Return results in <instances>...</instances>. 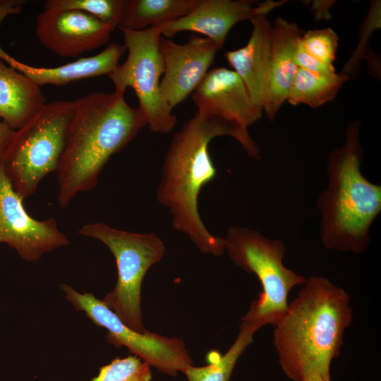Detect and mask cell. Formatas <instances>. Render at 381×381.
Wrapping results in <instances>:
<instances>
[{
    "mask_svg": "<svg viewBox=\"0 0 381 381\" xmlns=\"http://www.w3.org/2000/svg\"><path fill=\"white\" fill-rule=\"evenodd\" d=\"M339 37L330 28L304 32L299 44L310 56L328 65H334Z\"/></svg>",
    "mask_w": 381,
    "mask_h": 381,
    "instance_id": "cell-25",
    "label": "cell"
},
{
    "mask_svg": "<svg viewBox=\"0 0 381 381\" xmlns=\"http://www.w3.org/2000/svg\"><path fill=\"white\" fill-rule=\"evenodd\" d=\"M73 110L74 102L45 104L15 131L2 167L13 189L23 200L35 193L47 174L56 171Z\"/></svg>",
    "mask_w": 381,
    "mask_h": 381,
    "instance_id": "cell-6",
    "label": "cell"
},
{
    "mask_svg": "<svg viewBox=\"0 0 381 381\" xmlns=\"http://www.w3.org/2000/svg\"><path fill=\"white\" fill-rule=\"evenodd\" d=\"M269 12L265 6L258 4L256 13L250 19L253 29L247 44L224 53L253 102L262 109L268 92L271 59L272 25L267 18Z\"/></svg>",
    "mask_w": 381,
    "mask_h": 381,
    "instance_id": "cell-14",
    "label": "cell"
},
{
    "mask_svg": "<svg viewBox=\"0 0 381 381\" xmlns=\"http://www.w3.org/2000/svg\"><path fill=\"white\" fill-rule=\"evenodd\" d=\"M224 238L225 250L241 270L254 274L262 292L253 301L241 320L275 326L284 316L291 290L303 285L306 278L287 268L283 262L286 253L284 242L263 236L246 227L231 226Z\"/></svg>",
    "mask_w": 381,
    "mask_h": 381,
    "instance_id": "cell-5",
    "label": "cell"
},
{
    "mask_svg": "<svg viewBox=\"0 0 381 381\" xmlns=\"http://www.w3.org/2000/svg\"><path fill=\"white\" fill-rule=\"evenodd\" d=\"M361 126L359 121L349 122L344 145L328 155L327 186L317 201L323 246L358 254L368 248L370 226L381 212V185L370 182L361 171Z\"/></svg>",
    "mask_w": 381,
    "mask_h": 381,
    "instance_id": "cell-3",
    "label": "cell"
},
{
    "mask_svg": "<svg viewBox=\"0 0 381 381\" xmlns=\"http://www.w3.org/2000/svg\"><path fill=\"white\" fill-rule=\"evenodd\" d=\"M15 130L0 121V164H2L6 152L9 146Z\"/></svg>",
    "mask_w": 381,
    "mask_h": 381,
    "instance_id": "cell-27",
    "label": "cell"
},
{
    "mask_svg": "<svg viewBox=\"0 0 381 381\" xmlns=\"http://www.w3.org/2000/svg\"><path fill=\"white\" fill-rule=\"evenodd\" d=\"M349 78L341 73H322L298 68L286 101L293 106L318 107L334 100Z\"/></svg>",
    "mask_w": 381,
    "mask_h": 381,
    "instance_id": "cell-20",
    "label": "cell"
},
{
    "mask_svg": "<svg viewBox=\"0 0 381 381\" xmlns=\"http://www.w3.org/2000/svg\"><path fill=\"white\" fill-rule=\"evenodd\" d=\"M303 33L304 30L296 23L281 17L274 20L268 92L262 107L267 118L271 121L287 99L298 68L295 63V54Z\"/></svg>",
    "mask_w": 381,
    "mask_h": 381,
    "instance_id": "cell-16",
    "label": "cell"
},
{
    "mask_svg": "<svg viewBox=\"0 0 381 381\" xmlns=\"http://www.w3.org/2000/svg\"><path fill=\"white\" fill-rule=\"evenodd\" d=\"M36 34L47 49L76 57L106 44L112 32L94 16L75 9L44 8L36 18Z\"/></svg>",
    "mask_w": 381,
    "mask_h": 381,
    "instance_id": "cell-13",
    "label": "cell"
},
{
    "mask_svg": "<svg viewBox=\"0 0 381 381\" xmlns=\"http://www.w3.org/2000/svg\"><path fill=\"white\" fill-rule=\"evenodd\" d=\"M150 366L135 355L115 358L100 368L91 381H151Z\"/></svg>",
    "mask_w": 381,
    "mask_h": 381,
    "instance_id": "cell-24",
    "label": "cell"
},
{
    "mask_svg": "<svg viewBox=\"0 0 381 381\" xmlns=\"http://www.w3.org/2000/svg\"><path fill=\"white\" fill-rule=\"evenodd\" d=\"M254 14L252 1L199 0L188 14L158 28L161 35L168 39L183 31L202 34L221 49L231 28Z\"/></svg>",
    "mask_w": 381,
    "mask_h": 381,
    "instance_id": "cell-15",
    "label": "cell"
},
{
    "mask_svg": "<svg viewBox=\"0 0 381 381\" xmlns=\"http://www.w3.org/2000/svg\"><path fill=\"white\" fill-rule=\"evenodd\" d=\"M218 133L195 116L176 132L166 152L157 190L158 202L171 215L174 229L187 235L203 253L221 256L224 238L211 234L198 211V196L217 171L209 153Z\"/></svg>",
    "mask_w": 381,
    "mask_h": 381,
    "instance_id": "cell-4",
    "label": "cell"
},
{
    "mask_svg": "<svg viewBox=\"0 0 381 381\" xmlns=\"http://www.w3.org/2000/svg\"><path fill=\"white\" fill-rule=\"evenodd\" d=\"M126 51L124 44L113 42L96 55L83 57L71 63L52 68L35 67L13 59L0 48V59L23 73L40 87L45 85H64L71 82L109 75L119 65Z\"/></svg>",
    "mask_w": 381,
    "mask_h": 381,
    "instance_id": "cell-17",
    "label": "cell"
},
{
    "mask_svg": "<svg viewBox=\"0 0 381 381\" xmlns=\"http://www.w3.org/2000/svg\"><path fill=\"white\" fill-rule=\"evenodd\" d=\"M381 27V1H371L368 13L360 27V39L349 60L344 65L340 73L346 75L349 79H355L360 70V61L362 59L368 61L373 54L368 47L370 35Z\"/></svg>",
    "mask_w": 381,
    "mask_h": 381,
    "instance_id": "cell-23",
    "label": "cell"
},
{
    "mask_svg": "<svg viewBox=\"0 0 381 381\" xmlns=\"http://www.w3.org/2000/svg\"><path fill=\"white\" fill-rule=\"evenodd\" d=\"M45 104L40 87L0 59V121L18 130Z\"/></svg>",
    "mask_w": 381,
    "mask_h": 381,
    "instance_id": "cell-18",
    "label": "cell"
},
{
    "mask_svg": "<svg viewBox=\"0 0 381 381\" xmlns=\"http://www.w3.org/2000/svg\"><path fill=\"white\" fill-rule=\"evenodd\" d=\"M146 126L144 114L131 107L123 93L94 92L75 101L56 171L60 207H66L78 193L94 189L111 157Z\"/></svg>",
    "mask_w": 381,
    "mask_h": 381,
    "instance_id": "cell-2",
    "label": "cell"
},
{
    "mask_svg": "<svg viewBox=\"0 0 381 381\" xmlns=\"http://www.w3.org/2000/svg\"><path fill=\"white\" fill-rule=\"evenodd\" d=\"M159 48L164 63L160 90L173 109L200 85L220 49L207 37L196 35L184 44L161 36Z\"/></svg>",
    "mask_w": 381,
    "mask_h": 381,
    "instance_id": "cell-12",
    "label": "cell"
},
{
    "mask_svg": "<svg viewBox=\"0 0 381 381\" xmlns=\"http://www.w3.org/2000/svg\"><path fill=\"white\" fill-rule=\"evenodd\" d=\"M119 29L123 35L128 56L109 75L115 91L124 94L126 88L131 87L138 97V109L144 114L150 131L168 133L175 127L177 118L160 90L164 63L159 48L162 36L159 29L158 27L138 31Z\"/></svg>",
    "mask_w": 381,
    "mask_h": 381,
    "instance_id": "cell-8",
    "label": "cell"
},
{
    "mask_svg": "<svg viewBox=\"0 0 381 381\" xmlns=\"http://www.w3.org/2000/svg\"><path fill=\"white\" fill-rule=\"evenodd\" d=\"M351 320L350 296L344 289L322 276L306 279L274 326L273 344L286 376L293 381L330 377L331 363L339 356Z\"/></svg>",
    "mask_w": 381,
    "mask_h": 381,
    "instance_id": "cell-1",
    "label": "cell"
},
{
    "mask_svg": "<svg viewBox=\"0 0 381 381\" xmlns=\"http://www.w3.org/2000/svg\"><path fill=\"white\" fill-rule=\"evenodd\" d=\"M6 243L27 262L69 244L53 217L37 220L23 205L0 164V243Z\"/></svg>",
    "mask_w": 381,
    "mask_h": 381,
    "instance_id": "cell-11",
    "label": "cell"
},
{
    "mask_svg": "<svg viewBox=\"0 0 381 381\" xmlns=\"http://www.w3.org/2000/svg\"><path fill=\"white\" fill-rule=\"evenodd\" d=\"M198 2L199 0H129L119 28L138 31L159 27L186 16Z\"/></svg>",
    "mask_w": 381,
    "mask_h": 381,
    "instance_id": "cell-19",
    "label": "cell"
},
{
    "mask_svg": "<svg viewBox=\"0 0 381 381\" xmlns=\"http://www.w3.org/2000/svg\"><path fill=\"white\" fill-rule=\"evenodd\" d=\"M260 327L255 323L241 320L238 335L227 351L212 353L213 360L205 366H188L183 373L187 381H229L241 354L250 344L253 335Z\"/></svg>",
    "mask_w": 381,
    "mask_h": 381,
    "instance_id": "cell-21",
    "label": "cell"
},
{
    "mask_svg": "<svg viewBox=\"0 0 381 381\" xmlns=\"http://www.w3.org/2000/svg\"><path fill=\"white\" fill-rule=\"evenodd\" d=\"M295 63L298 68L313 72L322 73H335L334 65L326 64L308 54L300 45L299 42L295 54Z\"/></svg>",
    "mask_w": 381,
    "mask_h": 381,
    "instance_id": "cell-26",
    "label": "cell"
},
{
    "mask_svg": "<svg viewBox=\"0 0 381 381\" xmlns=\"http://www.w3.org/2000/svg\"><path fill=\"white\" fill-rule=\"evenodd\" d=\"M191 97L195 115L221 135L236 139L247 155L260 159V151L248 133V127L262 116V109L250 98L234 71L217 67L209 71Z\"/></svg>",
    "mask_w": 381,
    "mask_h": 381,
    "instance_id": "cell-9",
    "label": "cell"
},
{
    "mask_svg": "<svg viewBox=\"0 0 381 381\" xmlns=\"http://www.w3.org/2000/svg\"><path fill=\"white\" fill-rule=\"evenodd\" d=\"M303 381H332L330 377H324L320 375H315L309 377Z\"/></svg>",
    "mask_w": 381,
    "mask_h": 381,
    "instance_id": "cell-29",
    "label": "cell"
},
{
    "mask_svg": "<svg viewBox=\"0 0 381 381\" xmlns=\"http://www.w3.org/2000/svg\"><path fill=\"white\" fill-rule=\"evenodd\" d=\"M60 288L77 310L83 311L94 324L107 329L106 339L115 347H126L150 367L172 377L193 365L183 339L148 331L136 332L124 324L93 294L79 293L66 284H61Z\"/></svg>",
    "mask_w": 381,
    "mask_h": 381,
    "instance_id": "cell-10",
    "label": "cell"
},
{
    "mask_svg": "<svg viewBox=\"0 0 381 381\" xmlns=\"http://www.w3.org/2000/svg\"><path fill=\"white\" fill-rule=\"evenodd\" d=\"M78 232L103 243L115 258L116 283L102 301L127 326L146 332L143 324L141 286L148 270L164 255L162 239L153 233L130 232L102 222L86 224Z\"/></svg>",
    "mask_w": 381,
    "mask_h": 381,
    "instance_id": "cell-7",
    "label": "cell"
},
{
    "mask_svg": "<svg viewBox=\"0 0 381 381\" xmlns=\"http://www.w3.org/2000/svg\"><path fill=\"white\" fill-rule=\"evenodd\" d=\"M334 3L333 1H314L311 10L314 13L315 20H328L330 17L329 8Z\"/></svg>",
    "mask_w": 381,
    "mask_h": 381,
    "instance_id": "cell-28",
    "label": "cell"
},
{
    "mask_svg": "<svg viewBox=\"0 0 381 381\" xmlns=\"http://www.w3.org/2000/svg\"><path fill=\"white\" fill-rule=\"evenodd\" d=\"M129 0H47L44 8L75 9L87 13L114 31L125 16Z\"/></svg>",
    "mask_w": 381,
    "mask_h": 381,
    "instance_id": "cell-22",
    "label": "cell"
}]
</instances>
